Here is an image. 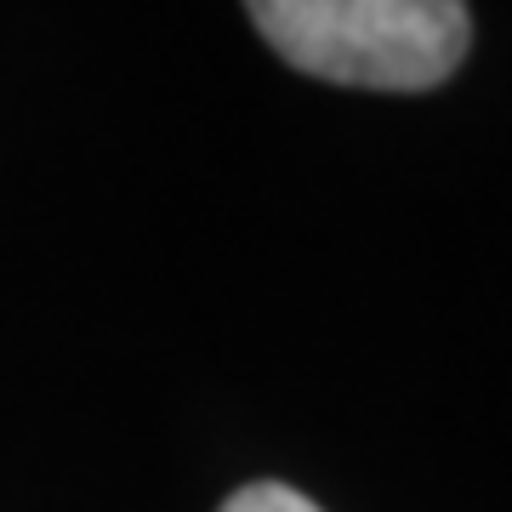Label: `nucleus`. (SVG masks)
<instances>
[{
    "mask_svg": "<svg viewBox=\"0 0 512 512\" xmlns=\"http://www.w3.org/2000/svg\"><path fill=\"white\" fill-rule=\"evenodd\" d=\"M245 12L291 69L365 92H433L473 40L467 0H245Z\"/></svg>",
    "mask_w": 512,
    "mask_h": 512,
    "instance_id": "f257e3e1",
    "label": "nucleus"
},
{
    "mask_svg": "<svg viewBox=\"0 0 512 512\" xmlns=\"http://www.w3.org/2000/svg\"><path fill=\"white\" fill-rule=\"evenodd\" d=\"M222 512H319V507L291 484H245L222 501Z\"/></svg>",
    "mask_w": 512,
    "mask_h": 512,
    "instance_id": "f03ea898",
    "label": "nucleus"
}]
</instances>
